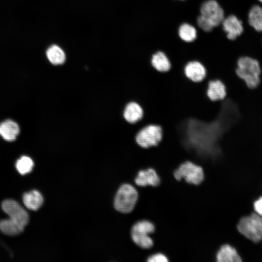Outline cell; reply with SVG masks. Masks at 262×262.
Returning a JSON list of instances; mask_svg holds the SVG:
<instances>
[{"mask_svg": "<svg viewBox=\"0 0 262 262\" xmlns=\"http://www.w3.org/2000/svg\"><path fill=\"white\" fill-rule=\"evenodd\" d=\"M235 73L249 88L257 87L260 82V66L259 62L252 58L247 56L240 58Z\"/></svg>", "mask_w": 262, "mask_h": 262, "instance_id": "1", "label": "cell"}, {"mask_svg": "<svg viewBox=\"0 0 262 262\" xmlns=\"http://www.w3.org/2000/svg\"><path fill=\"white\" fill-rule=\"evenodd\" d=\"M237 229L247 239L259 242L262 239V216L256 213L245 216L239 221Z\"/></svg>", "mask_w": 262, "mask_h": 262, "instance_id": "2", "label": "cell"}, {"mask_svg": "<svg viewBox=\"0 0 262 262\" xmlns=\"http://www.w3.org/2000/svg\"><path fill=\"white\" fill-rule=\"evenodd\" d=\"M138 199L135 188L129 184H124L119 188L114 200L115 209L123 213H129L133 209Z\"/></svg>", "mask_w": 262, "mask_h": 262, "instance_id": "3", "label": "cell"}, {"mask_svg": "<svg viewBox=\"0 0 262 262\" xmlns=\"http://www.w3.org/2000/svg\"><path fill=\"white\" fill-rule=\"evenodd\" d=\"M162 127L157 124L145 125L137 133L135 140L137 144L144 148L157 146L163 138Z\"/></svg>", "mask_w": 262, "mask_h": 262, "instance_id": "4", "label": "cell"}, {"mask_svg": "<svg viewBox=\"0 0 262 262\" xmlns=\"http://www.w3.org/2000/svg\"><path fill=\"white\" fill-rule=\"evenodd\" d=\"M155 230V226L151 222L144 220L136 223L132 227L131 235L133 241L139 246L147 249L153 244L149 234Z\"/></svg>", "mask_w": 262, "mask_h": 262, "instance_id": "5", "label": "cell"}, {"mask_svg": "<svg viewBox=\"0 0 262 262\" xmlns=\"http://www.w3.org/2000/svg\"><path fill=\"white\" fill-rule=\"evenodd\" d=\"M174 175L178 180L183 178L188 183L195 185L199 184L204 178L203 168L190 161L180 164L175 170Z\"/></svg>", "mask_w": 262, "mask_h": 262, "instance_id": "6", "label": "cell"}, {"mask_svg": "<svg viewBox=\"0 0 262 262\" xmlns=\"http://www.w3.org/2000/svg\"><path fill=\"white\" fill-rule=\"evenodd\" d=\"M200 10L201 15L208 19L214 27L222 23L225 18L223 9L215 0H208L204 2Z\"/></svg>", "mask_w": 262, "mask_h": 262, "instance_id": "7", "label": "cell"}, {"mask_svg": "<svg viewBox=\"0 0 262 262\" xmlns=\"http://www.w3.org/2000/svg\"><path fill=\"white\" fill-rule=\"evenodd\" d=\"M2 209L9 218L18 222L24 227L29 222V216L26 211L16 201L8 199L2 203Z\"/></svg>", "mask_w": 262, "mask_h": 262, "instance_id": "8", "label": "cell"}, {"mask_svg": "<svg viewBox=\"0 0 262 262\" xmlns=\"http://www.w3.org/2000/svg\"><path fill=\"white\" fill-rule=\"evenodd\" d=\"M183 72L187 78L195 82H201L207 75L206 67L198 61L188 62L183 68Z\"/></svg>", "mask_w": 262, "mask_h": 262, "instance_id": "9", "label": "cell"}, {"mask_svg": "<svg viewBox=\"0 0 262 262\" xmlns=\"http://www.w3.org/2000/svg\"><path fill=\"white\" fill-rule=\"evenodd\" d=\"M223 28L230 40H234L243 32L242 22L236 16L230 15L224 18L222 22Z\"/></svg>", "mask_w": 262, "mask_h": 262, "instance_id": "10", "label": "cell"}, {"mask_svg": "<svg viewBox=\"0 0 262 262\" xmlns=\"http://www.w3.org/2000/svg\"><path fill=\"white\" fill-rule=\"evenodd\" d=\"M227 94L226 85L221 80L214 79L208 81L206 95L211 100H222L226 98Z\"/></svg>", "mask_w": 262, "mask_h": 262, "instance_id": "11", "label": "cell"}, {"mask_svg": "<svg viewBox=\"0 0 262 262\" xmlns=\"http://www.w3.org/2000/svg\"><path fill=\"white\" fill-rule=\"evenodd\" d=\"M135 183L139 186H158L160 182V178L156 171L149 168L146 170L139 171L135 179Z\"/></svg>", "mask_w": 262, "mask_h": 262, "instance_id": "12", "label": "cell"}, {"mask_svg": "<svg viewBox=\"0 0 262 262\" xmlns=\"http://www.w3.org/2000/svg\"><path fill=\"white\" fill-rule=\"evenodd\" d=\"M144 112L142 107L135 102L128 103L124 110V116L126 120L130 123H135L144 116Z\"/></svg>", "mask_w": 262, "mask_h": 262, "instance_id": "13", "label": "cell"}, {"mask_svg": "<svg viewBox=\"0 0 262 262\" xmlns=\"http://www.w3.org/2000/svg\"><path fill=\"white\" fill-rule=\"evenodd\" d=\"M216 260L219 262H239L242 260L236 250L229 245H224L218 251Z\"/></svg>", "mask_w": 262, "mask_h": 262, "instance_id": "14", "label": "cell"}, {"mask_svg": "<svg viewBox=\"0 0 262 262\" xmlns=\"http://www.w3.org/2000/svg\"><path fill=\"white\" fill-rule=\"evenodd\" d=\"M19 132L18 125L12 120H7L0 124V135L6 141L15 140Z\"/></svg>", "mask_w": 262, "mask_h": 262, "instance_id": "15", "label": "cell"}, {"mask_svg": "<svg viewBox=\"0 0 262 262\" xmlns=\"http://www.w3.org/2000/svg\"><path fill=\"white\" fill-rule=\"evenodd\" d=\"M151 64L156 71L160 72H166L171 68L169 59L162 51H158L152 55Z\"/></svg>", "mask_w": 262, "mask_h": 262, "instance_id": "16", "label": "cell"}, {"mask_svg": "<svg viewBox=\"0 0 262 262\" xmlns=\"http://www.w3.org/2000/svg\"><path fill=\"white\" fill-rule=\"evenodd\" d=\"M23 202L28 209L36 211L43 204V197L39 192L33 190L24 195Z\"/></svg>", "mask_w": 262, "mask_h": 262, "instance_id": "17", "label": "cell"}, {"mask_svg": "<svg viewBox=\"0 0 262 262\" xmlns=\"http://www.w3.org/2000/svg\"><path fill=\"white\" fill-rule=\"evenodd\" d=\"M24 228V226L10 218L0 221V231L8 235H18L23 231Z\"/></svg>", "mask_w": 262, "mask_h": 262, "instance_id": "18", "label": "cell"}, {"mask_svg": "<svg viewBox=\"0 0 262 262\" xmlns=\"http://www.w3.org/2000/svg\"><path fill=\"white\" fill-rule=\"evenodd\" d=\"M46 56L49 61L54 65L62 64L66 60L64 51L56 45H51L47 49Z\"/></svg>", "mask_w": 262, "mask_h": 262, "instance_id": "19", "label": "cell"}, {"mask_svg": "<svg viewBox=\"0 0 262 262\" xmlns=\"http://www.w3.org/2000/svg\"><path fill=\"white\" fill-rule=\"evenodd\" d=\"M248 22L256 31L262 32V8L258 5L253 6L248 14Z\"/></svg>", "mask_w": 262, "mask_h": 262, "instance_id": "20", "label": "cell"}, {"mask_svg": "<svg viewBox=\"0 0 262 262\" xmlns=\"http://www.w3.org/2000/svg\"><path fill=\"white\" fill-rule=\"evenodd\" d=\"M180 38L187 42L194 41L196 37V31L194 27L188 23H183L179 29Z\"/></svg>", "mask_w": 262, "mask_h": 262, "instance_id": "21", "label": "cell"}, {"mask_svg": "<svg viewBox=\"0 0 262 262\" xmlns=\"http://www.w3.org/2000/svg\"><path fill=\"white\" fill-rule=\"evenodd\" d=\"M16 166L19 173L25 175L32 170L33 162L30 157L23 156L17 161Z\"/></svg>", "mask_w": 262, "mask_h": 262, "instance_id": "22", "label": "cell"}, {"mask_svg": "<svg viewBox=\"0 0 262 262\" xmlns=\"http://www.w3.org/2000/svg\"><path fill=\"white\" fill-rule=\"evenodd\" d=\"M197 23L199 28L206 32L211 31L214 28L211 22L201 15L197 17Z\"/></svg>", "mask_w": 262, "mask_h": 262, "instance_id": "23", "label": "cell"}, {"mask_svg": "<svg viewBox=\"0 0 262 262\" xmlns=\"http://www.w3.org/2000/svg\"><path fill=\"white\" fill-rule=\"evenodd\" d=\"M148 262H168V259L164 254L158 253L151 255L148 258Z\"/></svg>", "mask_w": 262, "mask_h": 262, "instance_id": "24", "label": "cell"}, {"mask_svg": "<svg viewBox=\"0 0 262 262\" xmlns=\"http://www.w3.org/2000/svg\"><path fill=\"white\" fill-rule=\"evenodd\" d=\"M253 206L256 213L262 216V196L254 202Z\"/></svg>", "mask_w": 262, "mask_h": 262, "instance_id": "25", "label": "cell"}, {"mask_svg": "<svg viewBox=\"0 0 262 262\" xmlns=\"http://www.w3.org/2000/svg\"><path fill=\"white\" fill-rule=\"evenodd\" d=\"M262 3V0H259Z\"/></svg>", "mask_w": 262, "mask_h": 262, "instance_id": "26", "label": "cell"}]
</instances>
